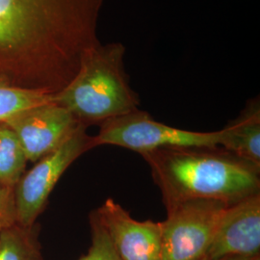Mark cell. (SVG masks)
I'll return each mask as SVG.
<instances>
[{"label":"cell","mask_w":260,"mask_h":260,"mask_svg":"<svg viewBox=\"0 0 260 260\" xmlns=\"http://www.w3.org/2000/svg\"><path fill=\"white\" fill-rule=\"evenodd\" d=\"M229 205L214 200H189L167 209L160 222L162 260H203Z\"/></svg>","instance_id":"6"},{"label":"cell","mask_w":260,"mask_h":260,"mask_svg":"<svg viewBox=\"0 0 260 260\" xmlns=\"http://www.w3.org/2000/svg\"><path fill=\"white\" fill-rule=\"evenodd\" d=\"M121 260H162L161 225L138 221L113 199L95 210Z\"/></svg>","instance_id":"9"},{"label":"cell","mask_w":260,"mask_h":260,"mask_svg":"<svg viewBox=\"0 0 260 260\" xmlns=\"http://www.w3.org/2000/svg\"><path fill=\"white\" fill-rule=\"evenodd\" d=\"M259 258L256 259H252V258H249V257H244V256H225L223 258H219V259L215 260H258ZM203 260H211L207 259V258H204Z\"/></svg>","instance_id":"16"},{"label":"cell","mask_w":260,"mask_h":260,"mask_svg":"<svg viewBox=\"0 0 260 260\" xmlns=\"http://www.w3.org/2000/svg\"><path fill=\"white\" fill-rule=\"evenodd\" d=\"M52 101L53 94L14 86L0 79V122H5L21 112Z\"/></svg>","instance_id":"13"},{"label":"cell","mask_w":260,"mask_h":260,"mask_svg":"<svg viewBox=\"0 0 260 260\" xmlns=\"http://www.w3.org/2000/svg\"><path fill=\"white\" fill-rule=\"evenodd\" d=\"M5 123L33 163L58 149L81 125L71 112L53 101L21 112Z\"/></svg>","instance_id":"7"},{"label":"cell","mask_w":260,"mask_h":260,"mask_svg":"<svg viewBox=\"0 0 260 260\" xmlns=\"http://www.w3.org/2000/svg\"><path fill=\"white\" fill-rule=\"evenodd\" d=\"M93 137L95 147L111 145L143 154L176 147L221 148L223 130L198 132L180 129L155 121L149 113L138 109L103 122Z\"/></svg>","instance_id":"4"},{"label":"cell","mask_w":260,"mask_h":260,"mask_svg":"<svg viewBox=\"0 0 260 260\" xmlns=\"http://www.w3.org/2000/svg\"><path fill=\"white\" fill-rule=\"evenodd\" d=\"M90 224L92 244L88 252L79 260H121L95 210L90 215Z\"/></svg>","instance_id":"14"},{"label":"cell","mask_w":260,"mask_h":260,"mask_svg":"<svg viewBox=\"0 0 260 260\" xmlns=\"http://www.w3.org/2000/svg\"><path fill=\"white\" fill-rule=\"evenodd\" d=\"M141 155L166 210L197 199L231 205L260 193V169L220 147L165 148Z\"/></svg>","instance_id":"2"},{"label":"cell","mask_w":260,"mask_h":260,"mask_svg":"<svg viewBox=\"0 0 260 260\" xmlns=\"http://www.w3.org/2000/svg\"><path fill=\"white\" fill-rule=\"evenodd\" d=\"M27 162L15 132L5 122H0V183L15 188Z\"/></svg>","instance_id":"11"},{"label":"cell","mask_w":260,"mask_h":260,"mask_svg":"<svg viewBox=\"0 0 260 260\" xmlns=\"http://www.w3.org/2000/svg\"><path fill=\"white\" fill-rule=\"evenodd\" d=\"M16 223L14 188L0 183V230Z\"/></svg>","instance_id":"15"},{"label":"cell","mask_w":260,"mask_h":260,"mask_svg":"<svg viewBox=\"0 0 260 260\" xmlns=\"http://www.w3.org/2000/svg\"><path fill=\"white\" fill-rule=\"evenodd\" d=\"M125 50L121 43H99L85 54L74 79L53 94V102L87 127L138 110L139 96L124 69Z\"/></svg>","instance_id":"3"},{"label":"cell","mask_w":260,"mask_h":260,"mask_svg":"<svg viewBox=\"0 0 260 260\" xmlns=\"http://www.w3.org/2000/svg\"><path fill=\"white\" fill-rule=\"evenodd\" d=\"M104 0H0V79L55 94L99 43Z\"/></svg>","instance_id":"1"},{"label":"cell","mask_w":260,"mask_h":260,"mask_svg":"<svg viewBox=\"0 0 260 260\" xmlns=\"http://www.w3.org/2000/svg\"><path fill=\"white\" fill-rule=\"evenodd\" d=\"M0 260H41L33 226L14 223L0 230Z\"/></svg>","instance_id":"12"},{"label":"cell","mask_w":260,"mask_h":260,"mask_svg":"<svg viewBox=\"0 0 260 260\" xmlns=\"http://www.w3.org/2000/svg\"><path fill=\"white\" fill-rule=\"evenodd\" d=\"M260 193L229 205L220 219L205 258H259Z\"/></svg>","instance_id":"8"},{"label":"cell","mask_w":260,"mask_h":260,"mask_svg":"<svg viewBox=\"0 0 260 260\" xmlns=\"http://www.w3.org/2000/svg\"><path fill=\"white\" fill-rule=\"evenodd\" d=\"M221 148L260 169V105L254 99L223 129Z\"/></svg>","instance_id":"10"},{"label":"cell","mask_w":260,"mask_h":260,"mask_svg":"<svg viewBox=\"0 0 260 260\" xmlns=\"http://www.w3.org/2000/svg\"><path fill=\"white\" fill-rule=\"evenodd\" d=\"M86 130L87 126L79 125L58 149L41 158L20 177L14 188L18 224L24 228L33 226L66 170L86 151L95 148L94 137L88 135Z\"/></svg>","instance_id":"5"}]
</instances>
